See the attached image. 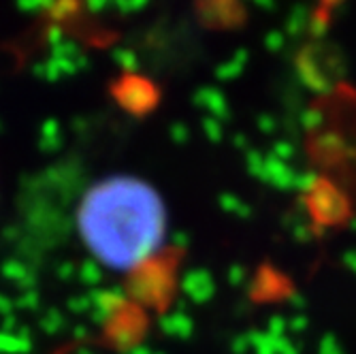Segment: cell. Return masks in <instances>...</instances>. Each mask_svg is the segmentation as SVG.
<instances>
[{
    "label": "cell",
    "instance_id": "cell-1",
    "mask_svg": "<svg viewBox=\"0 0 356 354\" xmlns=\"http://www.w3.org/2000/svg\"><path fill=\"white\" fill-rule=\"evenodd\" d=\"M77 227L86 248L105 267L133 271L163 246L167 211L147 182L113 175L83 195Z\"/></svg>",
    "mask_w": 356,
    "mask_h": 354
},
{
    "label": "cell",
    "instance_id": "cell-2",
    "mask_svg": "<svg viewBox=\"0 0 356 354\" xmlns=\"http://www.w3.org/2000/svg\"><path fill=\"white\" fill-rule=\"evenodd\" d=\"M307 209L318 224H337L350 216V205L343 192H339L327 179H320L312 192L305 195Z\"/></svg>",
    "mask_w": 356,
    "mask_h": 354
},
{
    "label": "cell",
    "instance_id": "cell-3",
    "mask_svg": "<svg viewBox=\"0 0 356 354\" xmlns=\"http://www.w3.org/2000/svg\"><path fill=\"white\" fill-rule=\"evenodd\" d=\"M265 182L273 184L275 188L280 190H293L295 184H297V173L290 169L284 160L275 158V156H269L267 163H265V175H263Z\"/></svg>",
    "mask_w": 356,
    "mask_h": 354
},
{
    "label": "cell",
    "instance_id": "cell-4",
    "mask_svg": "<svg viewBox=\"0 0 356 354\" xmlns=\"http://www.w3.org/2000/svg\"><path fill=\"white\" fill-rule=\"evenodd\" d=\"M309 13H307V9L305 7H295L293 11H290V17H288V22H286V32L288 35H293V37H297V35H301V32L307 28V24H309Z\"/></svg>",
    "mask_w": 356,
    "mask_h": 354
},
{
    "label": "cell",
    "instance_id": "cell-5",
    "mask_svg": "<svg viewBox=\"0 0 356 354\" xmlns=\"http://www.w3.org/2000/svg\"><path fill=\"white\" fill-rule=\"evenodd\" d=\"M318 354H346V352H343L339 339L333 333H327L318 346Z\"/></svg>",
    "mask_w": 356,
    "mask_h": 354
},
{
    "label": "cell",
    "instance_id": "cell-6",
    "mask_svg": "<svg viewBox=\"0 0 356 354\" xmlns=\"http://www.w3.org/2000/svg\"><path fill=\"white\" fill-rule=\"evenodd\" d=\"M265 163H267V158L263 154H258V152H250L248 154V167H250V173L256 175V177H261L265 175Z\"/></svg>",
    "mask_w": 356,
    "mask_h": 354
},
{
    "label": "cell",
    "instance_id": "cell-7",
    "mask_svg": "<svg viewBox=\"0 0 356 354\" xmlns=\"http://www.w3.org/2000/svg\"><path fill=\"white\" fill-rule=\"evenodd\" d=\"M320 182V177L316 175V173H297V184H295V188L297 190H301V192H305V195H307V192H312L314 190V186Z\"/></svg>",
    "mask_w": 356,
    "mask_h": 354
},
{
    "label": "cell",
    "instance_id": "cell-8",
    "mask_svg": "<svg viewBox=\"0 0 356 354\" xmlns=\"http://www.w3.org/2000/svg\"><path fill=\"white\" fill-rule=\"evenodd\" d=\"M271 156H275V158H280V160H290L295 156V147H293V143H288V141H277L275 145H273V152H271Z\"/></svg>",
    "mask_w": 356,
    "mask_h": 354
},
{
    "label": "cell",
    "instance_id": "cell-9",
    "mask_svg": "<svg viewBox=\"0 0 356 354\" xmlns=\"http://www.w3.org/2000/svg\"><path fill=\"white\" fill-rule=\"evenodd\" d=\"M222 205H224V209L237 211V214H239V216H243V218H248V216H250V207H248V205H243L239 199H233V197H222Z\"/></svg>",
    "mask_w": 356,
    "mask_h": 354
},
{
    "label": "cell",
    "instance_id": "cell-10",
    "mask_svg": "<svg viewBox=\"0 0 356 354\" xmlns=\"http://www.w3.org/2000/svg\"><path fill=\"white\" fill-rule=\"evenodd\" d=\"M288 329V320H284L282 316H273L269 320V335L273 337H284V331Z\"/></svg>",
    "mask_w": 356,
    "mask_h": 354
},
{
    "label": "cell",
    "instance_id": "cell-11",
    "mask_svg": "<svg viewBox=\"0 0 356 354\" xmlns=\"http://www.w3.org/2000/svg\"><path fill=\"white\" fill-rule=\"evenodd\" d=\"M293 235H295V239L297 241H303V243H307L309 239H312V231H309V227H307V224H303L301 220L295 224V227H293Z\"/></svg>",
    "mask_w": 356,
    "mask_h": 354
},
{
    "label": "cell",
    "instance_id": "cell-12",
    "mask_svg": "<svg viewBox=\"0 0 356 354\" xmlns=\"http://www.w3.org/2000/svg\"><path fill=\"white\" fill-rule=\"evenodd\" d=\"M301 122H303L305 128H309V131H312V128H316V126L322 122V113H318L316 109H307V111L303 113Z\"/></svg>",
    "mask_w": 356,
    "mask_h": 354
},
{
    "label": "cell",
    "instance_id": "cell-13",
    "mask_svg": "<svg viewBox=\"0 0 356 354\" xmlns=\"http://www.w3.org/2000/svg\"><path fill=\"white\" fill-rule=\"evenodd\" d=\"M284 35L282 32H269L267 35V39H265V43H267V47L271 49V51H277V49H282L284 47Z\"/></svg>",
    "mask_w": 356,
    "mask_h": 354
},
{
    "label": "cell",
    "instance_id": "cell-14",
    "mask_svg": "<svg viewBox=\"0 0 356 354\" xmlns=\"http://www.w3.org/2000/svg\"><path fill=\"white\" fill-rule=\"evenodd\" d=\"M288 329L290 331H295V333H301L307 329V318L305 316H295V318H290L288 320Z\"/></svg>",
    "mask_w": 356,
    "mask_h": 354
},
{
    "label": "cell",
    "instance_id": "cell-15",
    "mask_svg": "<svg viewBox=\"0 0 356 354\" xmlns=\"http://www.w3.org/2000/svg\"><path fill=\"white\" fill-rule=\"evenodd\" d=\"M343 265H346L350 271L356 273V250H348V252L343 254Z\"/></svg>",
    "mask_w": 356,
    "mask_h": 354
},
{
    "label": "cell",
    "instance_id": "cell-16",
    "mask_svg": "<svg viewBox=\"0 0 356 354\" xmlns=\"http://www.w3.org/2000/svg\"><path fill=\"white\" fill-rule=\"evenodd\" d=\"M258 126H261L265 133H271L273 128H275V122H273V118H267V115H263L261 120H258Z\"/></svg>",
    "mask_w": 356,
    "mask_h": 354
},
{
    "label": "cell",
    "instance_id": "cell-17",
    "mask_svg": "<svg viewBox=\"0 0 356 354\" xmlns=\"http://www.w3.org/2000/svg\"><path fill=\"white\" fill-rule=\"evenodd\" d=\"M288 301L295 305V309H303L305 305H307V301H305V297H301V295H297V293H293L288 297Z\"/></svg>",
    "mask_w": 356,
    "mask_h": 354
},
{
    "label": "cell",
    "instance_id": "cell-18",
    "mask_svg": "<svg viewBox=\"0 0 356 354\" xmlns=\"http://www.w3.org/2000/svg\"><path fill=\"white\" fill-rule=\"evenodd\" d=\"M231 273H233V275H231V280H233V282H241V280H243V269H241V267L233 269Z\"/></svg>",
    "mask_w": 356,
    "mask_h": 354
},
{
    "label": "cell",
    "instance_id": "cell-19",
    "mask_svg": "<svg viewBox=\"0 0 356 354\" xmlns=\"http://www.w3.org/2000/svg\"><path fill=\"white\" fill-rule=\"evenodd\" d=\"M350 229H352V231H356V218H352V220H350Z\"/></svg>",
    "mask_w": 356,
    "mask_h": 354
}]
</instances>
